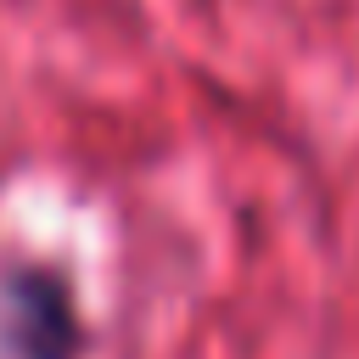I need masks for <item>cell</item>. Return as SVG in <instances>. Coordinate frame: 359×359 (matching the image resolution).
<instances>
[{
    "label": "cell",
    "instance_id": "cell-1",
    "mask_svg": "<svg viewBox=\"0 0 359 359\" xmlns=\"http://www.w3.org/2000/svg\"><path fill=\"white\" fill-rule=\"evenodd\" d=\"M84 325L62 269L11 264L0 275V359H79Z\"/></svg>",
    "mask_w": 359,
    "mask_h": 359
}]
</instances>
